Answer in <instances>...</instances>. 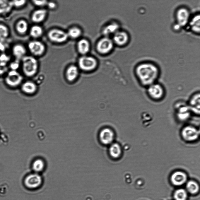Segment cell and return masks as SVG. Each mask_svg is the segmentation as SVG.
<instances>
[{"mask_svg":"<svg viewBox=\"0 0 200 200\" xmlns=\"http://www.w3.org/2000/svg\"><path fill=\"white\" fill-rule=\"evenodd\" d=\"M135 71L141 84L147 87L156 82L160 75V71L158 66L150 62H144L140 64L137 66Z\"/></svg>","mask_w":200,"mask_h":200,"instance_id":"obj_1","label":"cell"},{"mask_svg":"<svg viewBox=\"0 0 200 200\" xmlns=\"http://www.w3.org/2000/svg\"><path fill=\"white\" fill-rule=\"evenodd\" d=\"M21 69L24 75L28 77L34 76L37 73L39 64L33 56H25L21 59Z\"/></svg>","mask_w":200,"mask_h":200,"instance_id":"obj_2","label":"cell"},{"mask_svg":"<svg viewBox=\"0 0 200 200\" xmlns=\"http://www.w3.org/2000/svg\"><path fill=\"white\" fill-rule=\"evenodd\" d=\"M4 80L8 87L15 88L20 86L23 82V77L18 70L10 69L4 76Z\"/></svg>","mask_w":200,"mask_h":200,"instance_id":"obj_3","label":"cell"},{"mask_svg":"<svg viewBox=\"0 0 200 200\" xmlns=\"http://www.w3.org/2000/svg\"><path fill=\"white\" fill-rule=\"evenodd\" d=\"M174 109L177 117L181 121L188 119L192 113L187 103L182 101H178L175 104Z\"/></svg>","mask_w":200,"mask_h":200,"instance_id":"obj_4","label":"cell"},{"mask_svg":"<svg viewBox=\"0 0 200 200\" xmlns=\"http://www.w3.org/2000/svg\"><path fill=\"white\" fill-rule=\"evenodd\" d=\"M147 93L150 98L158 101L162 99L165 95V90L160 84L155 82L147 87Z\"/></svg>","mask_w":200,"mask_h":200,"instance_id":"obj_5","label":"cell"},{"mask_svg":"<svg viewBox=\"0 0 200 200\" xmlns=\"http://www.w3.org/2000/svg\"><path fill=\"white\" fill-rule=\"evenodd\" d=\"M24 182L26 188L34 190L41 187L42 184V180L40 175L35 173L27 176L25 179Z\"/></svg>","mask_w":200,"mask_h":200,"instance_id":"obj_6","label":"cell"},{"mask_svg":"<svg viewBox=\"0 0 200 200\" xmlns=\"http://www.w3.org/2000/svg\"><path fill=\"white\" fill-rule=\"evenodd\" d=\"M47 36L51 41L57 43L65 42L69 38L67 32L57 28L50 30L48 32Z\"/></svg>","mask_w":200,"mask_h":200,"instance_id":"obj_7","label":"cell"},{"mask_svg":"<svg viewBox=\"0 0 200 200\" xmlns=\"http://www.w3.org/2000/svg\"><path fill=\"white\" fill-rule=\"evenodd\" d=\"M78 64L79 68L82 70L90 71L96 67L97 63L94 58L90 57L83 56L79 59Z\"/></svg>","mask_w":200,"mask_h":200,"instance_id":"obj_8","label":"cell"},{"mask_svg":"<svg viewBox=\"0 0 200 200\" xmlns=\"http://www.w3.org/2000/svg\"><path fill=\"white\" fill-rule=\"evenodd\" d=\"M28 48L30 52L35 56H40L45 52L46 47L44 44L42 42L34 40L29 42Z\"/></svg>","mask_w":200,"mask_h":200,"instance_id":"obj_9","label":"cell"},{"mask_svg":"<svg viewBox=\"0 0 200 200\" xmlns=\"http://www.w3.org/2000/svg\"><path fill=\"white\" fill-rule=\"evenodd\" d=\"M176 17L178 26L181 27L185 26L189 23L190 20L189 12L185 8H180L177 11Z\"/></svg>","mask_w":200,"mask_h":200,"instance_id":"obj_10","label":"cell"},{"mask_svg":"<svg viewBox=\"0 0 200 200\" xmlns=\"http://www.w3.org/2000/svg\"><path fill=\"white\" fill-rule=\"evenodd\" d=\"M191 113L199 115L200 110V94L196 92L190 97L187 103Z\"/></svg>","mask_w":200,"mask_h":200,"instance_id":"obj_11","label":"cell"},{"mask_svg":"<svg viewBox=\"0 0 200 200\" xmlns=\"http://www.w3.org/2000/svg\"><path fill=\"white\" fill-rule=\"evenodd\" d=\"M113 44L109 38L105 37L100 40L98 43L97 48L98 51L102 54L109 52L112 49Z\"/></svg>","mask_w":200,"mask_h":200,"instance_id":"obj_12","label":"cell"},{"mask_svg":"<svg viewBox=\"0 0 200 200\" xmlns=\"http://www.w3.org/2000/svg\"><path fill=\"white\" fill-rule=\"evenodd\" d=\"M100 140L104 145H109L112 142L114 137V134L110 129L105 128L102 129L100 133Z\"/></svg>","mask_w":200,"mask_h":200,"instance_id":"obj_13","label":"cell"},{"mask_svg":"<svg viewBox=\"0 0 200 200\" xmlns=\"http://www.w3.org/2000/svg\"><path fill=\"white\" fill-rule=\"evenodd\" d=\"M20 86L22 91L27 95H33L36 93L37 90V86L36 83L30 80L23 82Z\"/></svg>","mask_w":200,"mask_h":200,"instance_id":"obj_14","label":"cell"},{"mask_svg":"<svg viewBox=\"0 0 200 200\" xmlns=\"http://www.w3.org/2000/svg\"><path fill=\"white\" fill-rule=\"evenodd\" d=\"M182 135L184 139L188 141H192L196 139L198 137V132L194 127L188 126L182 130Z\"/></svg>","mask_w":200,"mask_h":200,"instance_id":"obj_15","label":"cell"},{"mask_svg":"<svg viewBox=\"0 0 200 200\" xmlns=\"http://www.w3.org/2000/svg\"><path fill=\"white\" fill-rule=\"evenodd\" d=\"M78 74V67L75 65H71L66 69L65 73V77L68 81L72 82L77 78Z\"/></svg>","mask_w":200,"mask_h":200,"instance_id":"obj_16","label":"cell"},{"mask_svg":"<svg viewBox=\"0 0 200 200\" xmlns=\"http://www.w3.org/2000/svg\"><path fill=\"white\" fill-rule=\"evenodd\" d=\"M47 14V11L44 8H40L35 11L33 13L31 19L35 23H39L43 21Z\"/></svg>","mask_w":200,"mask_h":200,"instance_id":"obj_17","label":"cell"},{"mask_svg":"<svg viewBox=\"0 0 200 200\" xmlns=\"http://www.w3.org/2000/svg\"><path fill=\"white\" fill-rule=\"evenodd\" d=\"M26 52L25 47L21 44H16L12 47V54L16 59L19 60L21 59L25 56Z\"/></svg>","mask_w":200,"mask_h":200,"instance_id":"obj_18","label":"cell"},{"mask_svg":"<svg viewBox=\"0 0 200 200\" xmlns=\"http://www.w3.org/2000/svg\"><path fill=\"white\" fill-rule=\"evenodd\" d=\"M187 180V176L184 173L177 172L174 173L171 177L172 184L175 186H180L184 184Z\"/></svg>","mask_w":200,"mask_h":200,"instance_id":"obj_19","label":"cell"},{"mask_svg":"<svg viewBox=\"0 0 200 200\" xmlns=\"http://www.w3.org/2000/svg\"><path fill=\"white\" fill-rule=\"evenodd\" d=\"M13 8L12 1L0 0V16H4L9 14Z\"/></svg>","mask_w":200,"mask_h":200,"instance_id":"obj_20","label":"cell"},{"mask_svg":"<svg viewBox=\"0 0 200 200\" xmlns=\"http://www.w3.org/2000/svg\"><path fill=\"white\" fill-rule=\"evenodd\" d=\"M192 31L196 33H199L200 30V16L199 14L194 16L189 22Z\"/></svg>","mask_w":200,"mask_h":200,"instance_id":"obj_21","label":"cell"},{"mask_svg":"<svg viewBox=\"0 0 200 200\" xmlns=\"http://www.w3.org/2000/svg\"><path fill=\"white\" fill-rule=\"evenodd\" d=\"M128 38V36L126 33L118 31L114 34L113 40L116 44L121 45L127 42Z\"/></svg>","mask_w":200,"mask_h":200,"instance_id":"obj_22","label":"cell"},{"mask_svg":"<svg viewBox=\"0 0 200 200\" xmlns=\"http://www.w3.org/2000/svg\"><path fill=\"white\" fill-rule=\"evenodd\" d=\"M15 28L17 33L19 34H24L28 30V24L26 20L23 19L20 20L16 23Z\"/></svg>","mask_w":200,"mask_h":200,"instance_id":"obj_23","label":"cell"},{"mask_svg":"<svg viewBox=\"0 0 200 200\" xmlns=\"http://www.w3.org/2000/svg\"><path fill=\"white\" fill-rule=\"evenodd\" d=\"M77 47L78 52L81 54H84L88 53L89 50V43L86 40L82 39L78 42Z\"/></svg>","mask_w":200,"mask_h":200,"instance_id":"obj_24","label":"cell"},{"mask_svg":"<svg viewBox=\"0 0 200 200\" xmlns=\"http://www.w3.org/2000/svg\"><path fill=\"white\" fill-rule=\"evenodd\" d=\"M43 33V29L40 26L38 25H33L29 30L30 36L34 39H37L41 37Z\"/></svg>","mask_w":200,"mask_h":200,"instance_id":"obj_25","label":"cell"},{"mask_svg":"<svg viewBox=\"0 0 200 200\" xmlns=\"http://www.w3.org/2000/svg\"><path fill=\"white\" fill-rule=\"evenodd\" d=\"M109 152L110 155L113 158H119L121 154L120 146L117 143L112 144L109 148Z\"/></svg>","mask_w":200,"mask_h":200,"instance_id":"obj_26","label":"cell"},{"mask_svg":"<svg viewBox=\"0 0 200 200\" xmlns=\"http://www.w3.org/2000/svg\"><path fill=\"white\" fill-rule=\"evenodd\" d=\"M10 30L5 24L0 23V41L3 42L10 35Z\"/></svg>","mask_w":200,"mask_h":200,"instance_id":"obj_27","label":"cell"},{"mask_svg":"<svg viewBox=\"0 0 200 200\" xmlns=\"http://www.w3.org/2000/svg\"><path fill=\"white\" fill-rule=\"evenodd\" d=\"M118 25L116 23H112L108 25L105 28L103 31L104 34L106 35L114 34L118 31Z\"/></svg>","mask_w":200,"mask_h":200,"instance_id":"obj_28","label":"cell"},{"mask_svg":"<svg viewBox=\"0 0 200 200\" xmlns=\"http://www.w3.org/2000/svg\"><path fill=\"white\" fill-rule=\"evenodd\" d=\"M187 196V192L183 189L177 190L174 194V198L175 200H186Z\"/></svg>","mask_w":200,"mask_h":200,"instance_id":"obj_29","label":"cell"},{"mask_svg":"<svg viewBox=\"0 0 200 200\" xmlns=\"http://www.w3.org/2000/svg\"><path fill=\"white\" fill-rule=\"evenodd\" d=\"M187 190L190 193L194 194L198 192L199 187L195 182L193 181H189L186 184Z\"/></svg>","mask_w":200,"mask_h":200,"instance_id":"obj_30","label":"cell"},{"mask_svg":"<svg viewBox=\"0 0 200 200\" xmlns=\"http://www.w3.org/2000/svg\"><path fill=\"white\" fill-rule=\"evenodd\" d=\"M67 32L69 37L76 39L78 37L81 35V30L77 27H72L69 28Z\"/></svg>","mask_w":200,"mask_h":200,"instance_id":"obj_31","label":"cell"},{"mask_svg":"<svg viewBox=\"0 0 200 200\" xmlns=\"http://www.w3.org/2000/svg\"><path fill=\"white\" fill-rule=\"evenodd\" d=\"M45 166L44 162L40 159L35 160L33 162L32 167L33 170L36 172H39L42 171Z\"/></svg>","mask_w":200,"mask_h":200,"instance_id":"obj_32","label":"cell"},{"mask_svg":"<svg viewBox=\"0 0 200 200\" xmlns=\"http://www.w3.org/2000/svg\"><path fill=\"white\" fill-rule=\"evenodd\" d=\"M10 60V57L5 53L2 54L0 56V63L7 65V64Z\"/></svg>","mask_w":200,"mask_h":200,"instance_id":"obj_33","label":"cell"},{"mask_svg":"<svg viewBox=\"0 0 200 200\" xmlns=\"http://www.w3.org/2000/svg\"><path fill=\"white\" fill-rule=\"evenodd\" d=\"M26 1L25 0L12 1L13 8H18L22 7L25 4Z\"/></svg>","mask_w":200,"mask_h":200,"instance_id":"obj_34","label":"cell"},{"mask_svg":"<svg viewBox=\"0 0 200 200\" xmlns=\"http://www.w3.org/2000/svg\"><path fill=\"white\" fill-rule=\"evenodd\" d=\"M20 60L16 59L9 63V67L10 70H17L19 68L20 65Z\"/></svg>","mask_w":200,"mask_h":200,"instance_id":"obj_35","label":"cell"},{"mask_svg":"<svg viewBox=\"0 0 200 200\" xmlns=\"http://www.w3.org/2000/svg\"><path fill=\"white\" fill-rule=\"evenodd\" d=\"M33 3L35 6L39 7H43L45 6H46L48 1L45 0H33Z\"/></svg>","mask_w":200,"mask_h":200,"instance_id":"obj_36","label":"cell"},{"mask_svg":"<svg viewBox=\"0 0 200 200\" xmlns=\"http://www.w3.org/2000/svg\"><path fill=\"white\" fill-rule=\"evenodd\" d=\"M8 71L7 65L0 63V76H4Z\"/></svg>","mask_w":200,"mask_h":200,"instance_id":"obj_37","label":"cell"},{"mask_svg":"<svg viewBox=\"0 0 200 200\" xmlns=\"http://www.w3.org/2000/svg\"><path fill=\"white\" fill-rule=\"evenodd\" d=\"M56 3L53 1H48L47 6L48 8L50 9H54L57 7Z\"/></svg>","mask_w":200,"mask_h":200,"instance_id":"obj_38","label":"cell"},{"mask_svg":"<svg viewBox=\"0 0 200 200\" xmlns=\"http://www.w3.org/2000/svg\"><path fill=\"white\" fill-rule=\"evenodd\" d=\"M6 48L3 42L0 41V56L2 54L5 53Z\"/></svg>","mask_w":200,"mask_h":200,"instance_id":"obj_39","label":"cell"}]
</instances>
